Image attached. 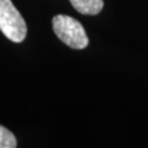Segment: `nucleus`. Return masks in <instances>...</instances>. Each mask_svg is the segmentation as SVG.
Listing matches in <instances>:
<instances>
[{"instance_id":"nucleus-4","label":"nucleus","mask_w":148,"mask_h":148,"mask_svg":"<svg viewBox=\"0 0 148 148\" xmlns=\"http://www.w3.org/2000/svg\"><path fill=\"white\" fill-rule=\"evenodd\" d=\"M16 147V139L14 135L5 127L0 125V148Z\"/></svg>"},{"instance_id":"nucleus-3","label":"nucleus","mask_w":148,"mask_h":148,"mask_svg":"<svg viewBox=\"0 0 148 148\" xmlns=\"http://www.w3.org/2000/svg\"><path fill=\"white\" fill-rule=\"evenodd\" d=\"M71 5L81 14L95 16L103 8V0H69Z\"/></svg>"},{"instance_id":"nucleus-2","label":"nucleus","mask_w":148,"mask_h":148,"mask_svg":"<svg viewBox=\"0 0 148 148\" xmlns=\"http://www.w3.org/2000/svg\"><path fill=\"white\" fill-rule=\"evenodd\" d=\"M0 31L14 43L22 42L27 36V23L11 0H0Z\"/></svg>"},{"instance_id":"nucleus-1","label":"nucleus","mask_w":148,"mask_h":148,"mask_svg":"<svg viewBox=\"0 0 148 148\" xmlns=\"http://www.w3.org/2000/svg\"><path fill=\"white\" fill-rule=\"evenodd\" d=\"M53 30L59 40L69 47L84 49L89 44V38L82 24L73 16H55L53 18Z\"/></svg>"}]
</instances>
